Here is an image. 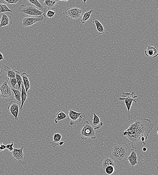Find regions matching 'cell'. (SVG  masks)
<instances>
[{
    "mask_svg": "<svg viewBox=\"0 0 158 175\" xmlns=\"http://www.w3.org/2000/svg\"><path fill=\"white\" fill-rule=\"evenodd\" d=\"M153 127L149 119H139L130 123L129 128L123 132V135L125 140L130 143L132 149H139L142 144H146L144 141L147 139Z\"/></svg>",
    "mask_w": 158,
    "mask_h": 175,
    "instance_id": "cell-1",
    "label": "cell"
},
{
    "mask_svg": "<svg viewBox=\"0 0 158 175\" xmlns=\"http://www.w3.org/2000/svg\"><path fill=\"white\" fill-rule=\"evenodd\" d=\"M110 154L114 161L124 162L128 157L127 147L123 143L115 142L110 151Z\"/></svg>",
    "mask_w": 158,
    "mask_h": 175,
    "instance_id": "cell-2",
    "label": "cell"
},
{
    "mask_svg": "<svg viewBox=\"0 0 158 175\" xmlns=\"http://www.w3.org/2000/svg\"><path fill=\"white\" fill-rule=\"evenodd\" d=\"M18 11L20 15L22 17H26L43 16V11L39 10L30 3L22 4L18 9Z\"/></svg>",
    "mask_w": 158,
    "mask_h": 175,
    "instance_id": "cell-3",
    "label": "cell"
},
{
    "mask_svg": "<svg viewBox=\"0 0 158 175\" xmlns=\"http://www.w3.org/2000/svg\"><path fill=\"white\" fill-rule=\"evenodd\" d=\"M80 135L81 139L84 140L89 138L92 139H95L97 138L96 130L88 121H86L82 125Z\"/></svg>",
    "mask_w": 158,
    "mask_h": 175,
    "instance_id": "cell-4",
    "label": "cell"
},
{
    "mask_svg": "<svg viewBox=\"0 0 158 175\" xmlns=\"http://www.w3.org/2000/svg\"><path fill=\"white\" fill-rule=\"evenodd\" d=\"M9 79L3 81L0 86V96L2 99L7 102L12 101L13 99L14 94L13 95L11 88L8 85Z\"/></svg>",
    "mask_w": 158,
    "mask_h": 175,
    "instance_id": "cell-5",
    "label": "cell"
},
{
    "mask_svg": "<svg viewBox=\"0 0 158 175\" xmlns=\"http://www.w3.org/2000/svg\"><path fill=\"white\" fill-rule=\"evenodd\" d=\"M138 95H135L134 92H132V93L129 92L125 93L124 92L122 93V97H120L118 100L120 101H124L126 106L128 112V119L129 120H130V110L131 108L133 102L135 103H137L138 100L136 99L138 97Z\"/></svg>",
    "mask_w": 158,
    "mask_h": 175,
    "instance_id": "cell-6",
    "label": "cell"
},
{
    "mask_svg": "<svg viewBox=\"0 0 158 175\" xmlns=\"http://www.w3.org/2000/svg\"><path fill=\"white\" fill-rule=\"evenodd\" d=\"M24 146L19 149L14 148V150L11 152L13 158L16 162L19 163L20 164L24 165L26 164V160L24 153Z\"/></svg>",
    "mask_w": 158,
    "mask_h": 175,
    "instance_id": "cell-7",
    "label": "cell"
},
{
    "mask_svg": "<svg viewBox=\"0 0 158 175\" xmlns=\"http://www.w3.org/2000/svg\"><path fill=\"white\" fill-rule=\"evenodd\" d=\"M68 118L70 119V125L71 126L79 123L82 120L85 115L83 112H77L72 110H70L68 112Z\"/></svg>",
    "mask_w": 158,
    "mask_h": 175,
    "instance_id": "cell-8",
    "label": "cell"
},
{
    "mask_svg": "<svg viewBox=\"0 0 158 175\" xmlns=\"http://www.w3.org/2000/svg\"><path fill=\"white\" fill-rule=\"evenodd\" d=\"M83 11L78 8H70L63 13L68 20H75L81 17Z\"/></svg>",
    "mask_w": 158,
    "mask_h": 175,
    "instance_id": "cell-9",
    "label": "cell"
},
{
    "mask_svg": "<svg viewBox=\"0 0 158 175\" xmlns=\"http://www.w3.org/2000/svg\"><path fill=\"white\" fill-rule=\"evenodd\" d=\"M44 17L43 16L25 17L22 20V26L23 27H28L38 22L42 21Z\"/></svg>",
    "mask_w": 158,
    "mask_h": 175,
    "instance_id": "cell-10",
    "label": "cell"
},
{
    "mask_svg": "<svg viewBox=\"0 0 158 175\" xmlns=\"http://www.w3.org/2000/svg\"><path fill=\"white\" fill-rule=\"evenodd\" d=\"M20 106L21 105L16 101H11L8 107V109L10 111V114L14 117L16 121H18L19 119L18 114Z\"/></svg>",
    "mask_w": 158,
    "mask_h": 175,
    "instance_id": "cell-11",
    "label": "cell"
},
{
    "mask_svg": "<svg viewBox=\"0 0 158 175\" xmlns=\"http://www.w3.org/2000/svg\"><path fill=\"white\" fill-rule=\"evenodd\" d=\"M130 155L127 157V160L129 162L130 166L133 168L135 165L139 164L137 160V151L136 149H132Z\"/></svg>",
    "mask_w": 158,
    "mask_h": 175,
    "instance_id": "cell-12",
    "label": "cell"
},
{
    "mask_svg": "<svg viewBox=\"0 0 158 175\" xmlns=\"http://www.w3.org/2000/svg\"><path fill=\"white\" fill-rule=\"evenodd\" d=\"M102 169L105 170V168L110 166H112L116 168V164L113 159L110 157H105L102 158L98 163Z\"/></svg>",
    "mask_w": 158,
    "mask_h": 175,
    "instance_id": "cell-13",
    "label": "cell"
},
{
    "mask_svg": "<svg viewBox=\"0 0 158 175\" xmlns=\"http://www.w3.org/2000/svg\"><path fill=\"white\" fill-rule=\"evenodd\" d=\"M144 53L147 57L155 58L158 55L157 48L156 46L148 45L147 46V50Z\"/></svg>",
    "mask_w": 158,
    "mask_h": 175,
    "instance_id": "cell-14",
    "label": "cell"
},
{
    "mask_svg": "<svg viewBox=\"0 0 158 175\" xmlns=\"http://www.w3.org/2000/svg\"><path fill=\"white\" fill-rule=\"evenodd\" d=\"M13 24L12 17L10 16L7 15L5 14H3L2 15L0 27L11 26Z\"/></svg>",
    "mask_w": 158,
    "mask_h": 175,
    "instance_id": "cell-15",
    "label": "cell"
},
{
    "mask_svg": "<svg viewBox=\"0 0 158 175\" xmlns=\"http://www.w3.org/2000/svg\"><path fill=\"white\" fill-rule=\"evenodd\" d=\"M103 123L101 120L100 118L95 113H93V122L91 125L93 128L96 130L99 129L103 125Z\"/></svg>",
    "mask_w": 158,
    "mask_h": 175,
    "instance_id": "cell-16",
    "label": "cell"
},
{
    "mask_svg": "<svg viewBox=\"0 0 158 175\" xmlns=\"http://www.w3.org/2000/svg\"><path fill=\"white\" fill-rule=\"evenodd\" d=\"M60 1L56 0H46L43 1L42 5L48 10H54L56 8L57 3Z\"/></svg>",
    "mask_w": 158,
    "mask_h": 175,
    "instance_id": "cell-17",
    "label": "cell"
},
{
    "mask_svg": "<svg viewBox=\"0 0 158 175\" xmlns=\"http://www.w3.org/2000/svg\"><path fill=\"white\" fill-rule=\"evenodd\" d=\"M62 138V136L59 133H55L53 135V140L50 142V146L52 148H55L59 145V142Z\"/></svg>",
    "mask_w": 158,
    "mask_h": 175,
    "instance_id": "cell-18",
    "label": "cell"
},
{
    "mask_svg": "<svg viewBox=\"0 0 158 175\" xmlns=\"http://www.w3.org/2000/svg\"><path fill=\"white\" fill-rule=\"evenodd\" d=\"M21 75L22 78L25 89H26V92H27L30 88L29 75L27 73L24 72Z\"/></svg>",
    "mask_w": 158,
    "mask_h": 175,
    "instance_id": "cell-19",
    "label": "cell"
},
{
    "mask_svg": "<svg viewBox=\"0 0 158 175\" xmlns=\"http://www.w3.org/2000/svg\"><path fill=\"white\" fill-rule=\"evenodd\" d=\"M4 70L6 72V75L8 79H11L12 78H16V71L15 69H11L8 66L4 67Z\"/></svg>",
    "mask_w": 158,
    "mask_h": 175,
    "instance_id": "cell-20",
    "label": "cell"
},
{
    "mask_svg": "<svg viewBox=\"0 0 158 175\" xmlns=\"http://www.w3.org/2000/svg\"><path fill=\"white\" fill-rule=\"evenodd\" d=\"M21 105L20 109L21 110H23V105L24 103L26 102V99L28 97V95L26 92V89L24 87V85L23 82L22 83L21 85Z\"/></svg>",
    "mask_w": 158,
    "mask_h": 175,
    "instance_id": "cell-21",
    "label": "cell"
},
{
    "mask_svg": "<svg viewBox=\"0 0 158 175\" xmlns=\"http://www.w3.org/2000/svg\"><path fill=\"white\" fill-rule=\"evenodd\" d=\"M66 118H68L67 115L62 110H59L56 114V118L54 120L55 123L58 124L59 121Z\"/></svg>",
    "mask_w": 158,
    "mask_h": 175,
    "instance_id": "cell-22",
    "label": "cell"
},
{
    "mask_svg": "<svg viewBox=\"0 0 158 175\" xmlns=\"http://www.w3.org/2000/svg\"><path fill=\"white\" fill-rule=\"evenodd\" d=\"M93 22L94 23L98 31L100 34L104 33L105 32L103 26L101 23L95 18H93Z\"/></svg>",
    "mask_w": 158,
    "mask_h": 175,
    "instance_id": "cell-23",
    "label": "cell"
},
{
    "mask_svg": "<svg viewBox=\"0 0 158 175\" xmlns=\"http://www.w3.org/2000/svg\"><path fill=\"white\" fill-rule=\"evenodd\" d=\"M28 1L29 3L33 4L35 5L38 9V10L40 11H43V13L45 12L48 9L45 7L42 4H41L39 1H37V0H28Z\"/></svg>",
    "mask_w": 158,
    "mask_h": 175,
    "instance_id": "cell-24",
    "label": "cell"
},
{
    "mask_svg": "<svg viewBox=\"0 0 158 175\" xmlns=\"http://www.w3.org/2000/svg\"><path fill=\"white\" fill-rule=\"evenodd\" d=\"M11 90H12L14 94L15 100L16 102L21 105V92L20 90H16L15 89L11 88Z\"/></svg>",
    "mask_w": 158,
    "mask_h": 175,
    "instance_id": "cell-25",
    "label": "cell"
},
{
    "mask_svg": "<svg viewBox=\"0 0 158 175\" xmlns=\"http://www.w3.org/2000/svg\"><path fill=\"white\" fill-rule=\"evenodd\" d=\"M6 12L12 13L13 11L10 10L8 6L3 1H0V14Z\"/></svg>",
    "mask_w": 158,
    "mask_h": 175,
    "instance_id": "cell-26",
    "label": "cell"
},
{
    "mask_svg": "<svg viewBox=\"0 0 158 175\" xmlns=\"http://www.w3.org/2000/svg\"><path fill=\"white\" fill-rule=\"evenodd\" d=\"M93 11V10H91L88 11H86L85 13L81 20V21L82 24H84L85 23L89 21L90 20L91 14Z\"/></svg>",
    "mask_w": 158,
    "mask_h": 175,
    "instance_id": "cell-27",
    "label": "cell"
},
{
    "mask_svg": "<svg viewBox=\"0 0 158 175\" xmlns=\"http://www.w3.org/2000/svg\"><path fill=\"white\" fill-rule=\"evenodd\" d=\"M56 13V11L48 9L43 13V16L47 18V19H50L54 16Z\"/></svg>",
    "mask_w": 158,
    "mask_h": 175,
    "instance_id": "cell-28",
    "label": "cell"
},
{
    "mask_svg": "<svg viewBox=\"0 0 158 175\" xmlns=\"http://www.w3.org/2000/svg\"><path fill=\"white\" fill-rule=\"evenodd\" d=\"M16 79L18 85V89L20 90L22 83L23 82L21 75L20 74L19 71L17 70L16 71Z\"/></svg>",
    "mask_w": 158,
    "mask_h": 175,
    "instance_id": "cell-29",
    "label": "cell"
},
{
    "mask_svg": "<svg viewBox=\"0 0 158 175\" xmlns=\"http://www.w3.org/2000/svg\"><path fill=\"white\" fill-rule=\"evenodd\" d=\"M116 168L112 166H110L105 168V171L107 174L112 175L113 174Z\"/></svg>",
    "mask_w": 158,
    "mask_h": 175,
    "instance_id": "cell-30",
    "label": "cell"
},
{
    "mask_svg": "<svg viewBox=\"0 0 158 175\" xmlns=\"http://www.w3.org/2000/svg\"><path fill=\"white\" fill-rule=\"evenodd\" d=\"M9 80H10L11 85L12 87V88L15 89L16 85L17 84V80L16 79V78L9 79Z\"/></svg>",
    "mask_w": 158,
    "mask_h": 175,
    "instance_id": "cell-31",
    "label": "cell"
},
{
    "mask_svg": "<svg viewBox=\"0 0 158 175\" xmlns=\"http://www.w3.org/2000/svg\"><path fill=\"white\" fill-rule=\"evenodd\" d=\"M14 143L13 142H11V144H8L6 145V149H8L9 152H12L14 148H13Z\"/></svg>",
    "mask_w": 158,
    "mask_h": 175,
    "instance_id": "cell-32",
    "label": "cell"
},
{
    "mask_svg": "<svg viewBox=\"0 0 158 175\" xmlns=\"http://www.w3.org/2000/svg\"><path fill=\"white\" fill-rule=\"evenodd\" d=\"M4 1L6 2L9 4H14V5H16L19 2V1L18 0H11V1L4 0Z\"/></svg>",
    "mask_w": 158,
    "mask_h": 175,
    "instance_id": "cell-33",
    "label": "cell"
},
{
    "mask_svg": "<svg viewBox=\"0 0 158 175\" xmlns=\"http://www.w3.org/2000/svg\"><path fill=\"white\" fill-rule=\"evenodd\" d=\"M6 149V145H4L3 143H1L0 144V152L4 151Z\"/></svg>",
    "mask_w": 158,
    "mask_h": 175,
    "instance_id": "cell-34",
    "label": "cell"
},
{
    "mask_svg": "<svg viewBox=\"0 0 158 175\" xmlns=\"http://www.w3.org/2000/svg\"><path fill=\"white\" fill-rule=\"evenodd\" d=\"M4 61V58L3 54L1 53H0V61Z\"/></svg>",
    "mask_w": 158,
    "mask_h": 175,
    "instance_id": "cell-35",
    "label": "cell"
},
{
    "mask_svg": "<svg viewBox=\"0 0 158 175\" xmlns=\"http://www.w3.org/2000/svg\"><path fill=\"white\" fill-rule=\"evenodd\" d=\"M64 143H65V142L63 141L60 142H59V145H60V146H62V145Z\"/></svg>",
    "mask_w": 158,
    "mask_h": 175,
    "instance_id": "cell-36",
    "label": "cell"
},
{
    "mask_svg": "<svg viewBox=\"0 0 158 175\" xmlns=\"http://www.w3.org/2000/svg\"><path fill=\"white\" fill-rule=\"evenodd\" d=\"M147 150V149L146 148H143V151L144 152H146Z\"/></svg>",
    "mask_w": 158,
    "mask_h": 175,
    "instance_id": "cell-37",
    "label": "cell"
},
{
    "mask_svg": "<svg viewBox=\"0 0 158 175\" xmlns=\"http://www.w3.org/2000/svg\"><path fill=\"white\" fill-rule=\"evenodd\" d=\"M2 70H1V69H0V75H1L2 73Z\"/></svg>",
    "mask_w": 158,
    "mask_h": 175,
    "instance_id": "cell-38",
    "label": "cell"
}]
</instances>
